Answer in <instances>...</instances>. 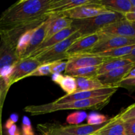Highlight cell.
<instances>
[{"mask_svg":"<svg viewBox=\"0 0 135 135\" xmlns=\"http://www.w3.org/2000/svg\"><path fill=\"white\" fill-rule=\"evenodd\" d=\"M52 0H21L0 15V34L21 26L44 21Z\"/></svg>","mask_w":135,"mask_h":135,"instance_id":"obj_1","label":"cell"},{"mask_svg":"<svg viewBox=\"0 0 135 135\" xmlns=\"http://www.w3.org/2000/svg\"><path fill=\"white\" fill-rule=\"evenodd\" d=\"M112 95L92 98L86 100H76L64 104H55L54 102L39 105H28L24 109L25 112L31 115H40L53 113L57 111L67 109H93L98 110L104 108L110 101Z\"/></svg>","mask_w":135,"mask_h":135,"instance_id":"obj_2","label":"cell"},{"mask_svg":"<svg viewBox=\"0 0 135 135\" xmlns=\"http://www.w3.org/2000/svg\"><path fill=\"white\" fill-rule=\"evenodd\" d=\"M124 19H125L124 15L117 12L108 11L92 18L73 20L71 26L76 29L81 36H84L98 33L108 25Z\"/></svg>","mask_w":135,"mask_h":135,"instance_id":"obj_3","label":"cell"},{"mask_svg":"<svg viewBox=\"0 0 135 135\" xmlns=\"http://www.w3.org/2000/svg\"><path fill=\"white\" fill-rule=\"evenodd\" d=\"M81 37L79 32H75L69 38L57 44L50 49L42 53L37 56L34 57L42 64L51 63L59 61H64L69 59L67 51L71 47V45Z\"/></svg>","mask_w":135,"mask_h":135,"instance_id":"obj_4","label":"cell"},{"mask_svg":"<svg viewBox=\"0 0 135 135\" xmlns=\"http://www.w3.org/2000/svg\"><path fill=\"white\" fill-rule=\"evenodd\" d=\"M133 45H135V38L113 36L101 34V38L98 43L92 49L82 54L95 55L112 49Z\"/></svg>","mask_w":135,"mask_h":135,"instance_id":"obj_5","label":"cell"},{"mask_svg":"<svg viewBox=\"0 0 135 135\" xmlns=\"http://www.w3.org/2000/svg\"><path fill=\"white\" fill-rule=\"evenodd\" d=\"M108 11H109L99 4L97 0H92L90 3L76 7L59 14L72 20H80L96 17Z\"/></svg>","mask_w":135,"mask_h":135,"instance_id":"obj_6","label":"cell"},{"mask_svg":"<svg viewBox=\"0 0 135 135\" xmlns=\"http://www.w3.org/2000/svg\"><path fill=\"white\" fill-rule=\"evenodd\" d=\"M118 88L119 87L117 86L106 87V88L94 90L76 92V93L73 94L71 95H65L64 96H62V97L57 99L55 102H54V103L55 104L59 105V104H67V103L76 101V100H86V99L100 97V96H108V95L113 96L117 92Z\"/></svg>","mask_w":135,"mask_h":135,"instance_id":"obj_7","label":"cell"},{"mask_svg":"<svg viewBox=\"0 0 135 135\" xmlns=\"http://www.w3.org/2000/svg\"><path fill=\"white\" fill-rule=\"evenodd\" d=\"M38 60L34 57H26L21 59L14 65L13 71L9 78L8 84L9 86L18 80L27 77L38 66L40 65Z\"/></svg>","mask_w":135,"mask_h":135,"instance_id":"obj_8","label":"cell"},{"mask_svg":"<svg viewBox=\"0 0 135 135\" xmlns=\"http://www.w3.org/2000/svg\"><path fill=\"white\" fill-rule=\"evenodd\" d=\"M106 60L108 59L102 57L90 54H79L70 56L67 59L65 73L79 68L99 66Z\"/></svg>","mask_w":135,"mask_h":135,"instance_id":"obj_9","label":"cell"},{"mask_svg":"<svg viewBox=\"0 0 135 135\" xmlns=\"http://www.w3.org/2000/svg\"><path fill=\"white\" fill-rule=\"evenodd\" d=\"M99 32L108 36L135 38V27L132 22L126 19L108 25L103 28Z\"/></svg>","mask_w":135,"mask_h":135,"instance_id":"obj_10","label":"cell"},{"mask_svg":"<svg viewBox=\"0 0 135 135\" xmlns=\"http://www.w3.org/2000/svg\"><path fill=\"white\" fill-rule=\"evenodd\" d=\"M134 68H135L134 65L133 63H131L124 67L112 70L103 75H98L96 78L105 86H117V84L122 81L124 78L128 75L129 71Z\"/></svg>","mask_w":135,"mask_h":135,"instance_id":"obj_11","label":"cell"},{"mask_svg":"<svg viewBox=\"0 0 135 135\" xmlns=\"http://www.w3.org/2000/svg\"><path fill=\"white\" fill-rule=\"evenodd\" d=\"M100 38L101 34L100 32L81 36L71 45L67 51V54L70 57L84 54L92 49L100 40Z\"/></svg>","mask_w":135,"mask_h":135,"instance_id":"obj_12","label":"cell"},{"mask_svg":"<svg viewBox=\"0 0 135 135\" xmlns=\"http://www.w3.org/2000/svg\"><path fill=\"white\" fill-rule=\"evenodd\" d=\"M76 32V29L74 28L72 26L67 28L65 29H63L61 31L59 32L55 35L51 36V38H48V39L44 41L31 54V55L28 57H34L37 56V55H40L42 53L44 52L47 50L50 49L52 46H55L57 44L59 43L61 41L64 40L66 38H69L70 36L73 34L74 33Z\"/></svg>","mask_w":135,"mask_h":135,"instance_id":"obj_13","label":"cell"},{"mask_svg":"<svg viewBox=\"0 0 135 135\" xmlns=\"http://www.w3.org/2000/svg\"><path fill=\"white\" fill-rule=\"evenodd\" d=\"M50 15L47 17V19L45 20L40 25H39L34 30L32 36L31 37V39H30V44H29L25 52L24 53L22 56L21 57V59L28 57L31 55L32 53L44 41L45 38H46L47 28L49 25V22H50Z\"/></svg>","mask_w":135,"mask_h":135,"instance_id":"obj_14","label":"cell"},{"mask_svg":"<svg viewBox=\"0 0 135 135\" xmlns=\"http://www.w3.org/2000/svg\"><path fill=\"white\" fill-rule=\"evenodd\" d=\"M19 60L16 47L0 40V71L7 66L14 65Z\"/></svg>","mask_w":135,"mask_h":135,"instance_id":"obj_15","label":"cell"},{"mask_svg":"<svg viewBox=\"0 0 135 135\" xmlns=\"http://www.w3.org/2000/svg\"><path fill=\"white\" fill-rule=\"evenodd\" d=\"M92 0H52L47 15L59 14L80 5L90 3Z\"/></svg>","mask_w":135,"mask_h":135,"instance_id":"obj_16","label":"cell"},{"mask_svg":"<svg viewBox=\"0 0 135 135\" xmlns=\"http://www.w3.org/2000/svg\"><path fill=\"white\" fill-rule=\"evenodd\" d=\"M73 20L64 17L61 14H54L50 15V21L47 28L46 38L44 40L51 38L55 34L63 29L70 27Z\"/></svg>","mask_w":135,"mask_h":135,"instance_id":"obj_17","label":"cell"},{"mask_svg":"<svg viewBox=\"0 0 135 135\" xmlns=\"http://www.w3.org/2000/svg\"><path fill=\"white\" fill-rule=\"evenodd\" d=\"M90 135H125L124 121L117 115L109 119L104 127Z\"/></svg>","mask_w":135,"mask_h":135,"instance_id":"obj_18","label":"cell"},{"mask_svg":"<svg viewBox=\"0 0 135 135\" xmlns=\"http://www.w3.org/2000/svg\"><path fill=\"white\" fill-rule=\"evenodd\" d=\"M97 2L109 11L123 15L130 12L133 7L130 0H97Z\"/></svg>","mask_w":135,"mask_h":135,"instance_id":"obj_19","label":"cell"},{"mask_svg":"<svg viewBox=\"0 0 135 135\" xmlns=\"http://www.w3.org/2000/svg\"><path fill=\"white\" fill-rule=\"evenodd\" d=\"M75 78L76 84V90L75 93L79 92H84V91L94 90L101 89V88L107 87L102 84L96 77L76 76Z\"/></svg>","mask_w":135,"mask_h":135,"instance_id":"obj_20","label":"cell"},{"mask_svg":"<svg viewBox=\"0 0 135 135\" xmlns=\"http://www.w3.org/2000/svg\"><path fill=\"white\" fill-rule=\"evenodd\" d=\"M109 121V119L100 125H88V124H83L80 125H69V126H63L64 129L70 134L73 135H90L97 131L100 130L104 127Z\"/></svg>","mask_w":135,"mask_h":135,"instance_id":"obj_21","label":"cell"},{"mask_svg":"<svg viewBox=\"0 0 135 135\" xmlns=\"http://www.w3.org/2000/svg\"><path fill=\"white\" fill-rule=\"evenodd\" d=\"M132 63L129 60L124 58H118V59H108L105 62L98 66V69L97 71V76L100 75H103L109 71H112L115 69L119 67H124L127 65Z\"/></svg>","mask_w":135,"mask_h":135,"instance_id":"obj_22","label":"cell"},{"mask_svg":"<svg viewBox=\"0 0 135 135\" xmlns=\"http://www.w3.org/2000/svg\"><path fill=\"white\" fill-rule=\"evenodd\" d=\"M135 47V45L133 46H127L124 47H117V48L112 49L104 52L100 53V54H95L98 56L102 57L107 59H113L122 58L126 56L131 53V51Z\"/></svg>","mask_w":135,"mask_h":135,"instance_id":"obj_23","label":"cell"},{"mask_svg":"<svg viewBox=\"0 0 135 135\" xmlns=\"http://www.w3.org/2000/svg\"><path fill=\"white\" fill-rule=\"evenodd\" d=\"M38 127L42 131L44 135H73L66 131L63 126L57 123L39 125Z\"/></svg>","mask_w":135,"mask_h":135,"instance_id":"obj_24","label":"cell"},{"mask_svg":"<svg viewBox=\"0 0 135 135\" xmlns=\"http://www.w3.org/2000/svg\"><path fill=\"white\" fill-rule=\"evenodd\" d=\"M36 28L28 30L26 32L22 34L20 36V38H18L17 47H16V51H17V54H18V56H19L20 59H21V57L22 56L24 53L25 52L26 50L27 49L28 46L29 44H30V39H31L32 36L33 32H34V30Z\"/></svg>","mask_w":135,"mask_h":135,"instance_id":"obj_25","label":"cell"},{"mask_svg":"<svg viewBox=\"0 0 135 135\" xmlns=\"http://www.w3.org/2000/svg\"><path fill=\"white\" fill-rule=\"evenodd\" d=\"M98 69V66L83 67V68H79L76 69H74L65 74L67 75L73 76V77H76V76L96 77L97 76Z\"/></svg>","mask_w":135,"mask_h":135,"instance_id":"obj_26","label":"cell"},{"mask_svg":"<svg viewBox=\"0 0 135 135\" xmlns=\"http://www.w3.org/2000/svg\"><path fill=\"white\" fill-rule=\"evenodd\" d=\"M59 85L67 95H71L75 93L76 90V84L75 78L70 75H65L59 83Z\"/></svg>","mask_w":135,"mask_h":135,"instance_id":"obj_27","label":"cell"},{"mask_svg":"<svg viewBox=\"0 0 135 135\" xmlns=\"http://www.w3.org/2000/svg\"><path fill=\"white\" fill-rule=\"evenodd\" d=\"M87 113L85 112H76L67 116L66 121L70 125H78L87 118Z\"/></svg>","mask_w":135,"mask_h":135,"instance_id":"obj_28","label":"cell"},{"mask_svg":"<svg viewBox=\"0 0 135 135\" xmlns=\"http://www.w3.org/2000/svg\"><path fill=\"white\" fill-rule=\"evenodd\" d=\"M87 123L88 125H100L106 122L109 119L108 118L106 115H104L100 114V113H95V112H92V113H90L88 116H87Z\"/></svg>","mask_w":135,"mask_h":135,"instance_id":"obj_29","label":"cell"},{"mask_svg":"<svg viewBox=\"0 0 135 135\" xmlns=\"http://www.w3.org/2000/svg\"><path fill=\"white\" fill-rule=\"evenodd\" d=\"M51 69H50V63L42 64L38 66L33 72L27 76H49L51 75Z\"/></svg>","mask_w":135,"mask_h":135,"instance_id":"obj_30","label":"cell"},{"mask_svg":"<svg viewBox=\"0 0 135 135\" xmlns=\"http://www.w3.org/2000/svg\"><path fill=\"white\" fill-rule=\"evenodd\" d=\"M118 115L123 121L135 118V103L121 111Z\"/></svg>","mask_w":135,"mask_h":135,"instance_id":"obj_31","label":"cell"},{"mask_svg":"<svg viewBox=\"0 0 135 135\" xmlns=\"http://www.w3.org/2000/svg\"><path fill=\"white\" fill-rule=\"evenodd\" d=\"M67 63L65 61H59L50 63V69L51 74H61L65 71Z\"/></svg>","mask_w":135,"mask_h":135,"instance_id":"obj_32","label":"cell"},{"mask_svg":"<svg viewBox=\"0 0 135 135\" xmlns=\"http://www.w3.org/2000/svg\"><path fill=\"white\" fill-rule=\"evenodd\" d=\"M22 135H34L30 120L26 116H24L22 118Z\"/></svg>","mask_w":135,"mask_h":135,"instance_id":"obj_33","label":"cell"},{"mask_svg":"<svg viewBox=\"0 0 135 135\" xmlns=\"http://www.w3.org/2000/svg\"><path fill=\"white\" fill-rule=\"evenodd\" d=\"M5 128L8 135H21L15 123L8 119L5 124Z\"/></svg>","mask_w":135,"mask_h":135,"instance_id":"obj_34","label":"cell"},{"mask_svg":"<svg viewBox=\"0 0 135 135\" xmlns=\"http://www.w3.org/2000/svg\"><path fill=\"white\" fill-rule=\"evenodd\" d=\"M125 135H135V118L124 121Z\"/></svg>","mask_w":135,"mask_h":135,"instance_id":"obj_35","label":"cell"},{"mask_svg":"<svg viewBox=\"0 0 135 135\" xmlns=\"http://www.w3.org/2000/svg\"><path fill=\"white\" fill-rule=\"evenodd\" d=\"M9 88L10 86L8 85L5 79L0 76V100L6 98Z\"/></svg>","mask_w":135,"mask_h":135,"instance_id":"obj_36","label":"cell"},{"mask_svg":"<svg viewBox=\"0 0 135 135\" xmlns=\"http://www.w3.org/2000/svg\"><path fill=\"white\" fill-rule=\"evenodd\" d=\"M117 87H123L127 89L135 88V79H128V80H123L119 83L117 84Z\"/></svg>","mask_w":135,"mask_h":135,"instance_id":"obj_37","label":"cell"},{"mask_svg":"<svg viewBox=\"0 0 135 135\" xmlns=\"http://www.w3.org/2000/svg\"><path fill=\"white\" fill-rule=\"evenodd\" d=\"M125 18L131 22H135V12L130 11L124 15Z\"/></svg>","mask_w":135,"mask_h":135,"instance_id":"obj_38","label":"cell"},{"mask_svg":"<svg viewBox=\"0 0 135 135\" xmlns=\"http://www.w3.org/2000/svg\"><path fill=\"white\" fill-rule=\"evenodd\" d=\"M122 58L128 59V60L130 61L132 63H133L135 65V47L131 51L130 54H128L127 55H126V56L123 57Z\"/></svg>","mask_w":135,"mask_h":135,"instance_id":"obj_39","label":"cell"},{"mask_svg":"<svg viewBox=\"0 0 135 135\" xmlns=\"http://www.w3.org/2000/svg\"><path fill=\"white\" fill-rule=\"evenodd\" d=\"M5 98H2L0 100V135H3L2 130V123H1V117H2V110L3 107L4 102Z\"/></svg>","mask_w":135,"mask_h":135,"instance_id":"obj_40","label":"cell"},{"mask_svg":"<svg viewBox=\"0 0 135 135\" xmlns=\"http://www.w3.org/2000/svg\"><path fill=\"white\" fill-rule=\"evenodd\" d=\"M63 75L61 74H53L52 76H51V80L56 84H59L61 79H63Z\"/></svg>","mask_w":135,"mask_h":135,"instance_id":"obj_41","label":"cell"},{"mask_svg":"<svg viewBox=\"0 0 135 135\" xmlns=\"http://www.w3.org/2000/svg\"><path fill=\"white\" fill-rule=\"evenodd\" d=\"M135 79V68L129 71L128 75L124 78L123 80H128V79Z\"/></svg>","mask_w":135,"mask_h":135,"instance_id":"obj_42","label":"cell"},{"mask_svg":"<svg viewBox=\"0 0 135 135\" xmlns=\"http://www.w3.org/2000/svg\"><path fill=\"white\" fill-rule=\"evenodd\" d=\"M9 119L11 121H13L14 123H15L18 119V115L17 114V113H13V114L11 115L10 117H9Z\"/></svg>","mask_w":135,"mask_h":135,"instance_id":"obj_43","label":"cell"},{"mask_svg":"<svg viewBox=\"0 0 135 135\" xmlns=\"http://www.w3.org/2000/svg\"><path fill=\"white\" fill-rule=\"evenodd\" d=\"M131 3V5L133 7H135V0H130Z\"/></svg>","mask_w":135,"mask_h":135,"instance_id":"obj_44","label":"cell"},{"mask_svg":"<svg viewBox=\"0 0 135 135\" xmlns=\"http://www.w3.org/2000/svg\"><path fill=\"white\" fill-rule=\"evenodd\" d=\"M131 11L135 12V7H132V9H131Z\"/></svg>","mask_w":135,"mask_h":135,"instance_id":"obj_45","label":"cell"},{"mask_svg":"<svg viewBox=\"0 0 135 135\" xmlns=\"http://www.w3.org/2000/svg\"><path fill=\"white\" fill-rule=\"evenodd\" d=\"M132 23H133V26H134V27H135V22H132Z\"/></svg>","mask_w":135,"mask_h":135,"instance_id":"obj_46","label":"cell"}]
</instances>
